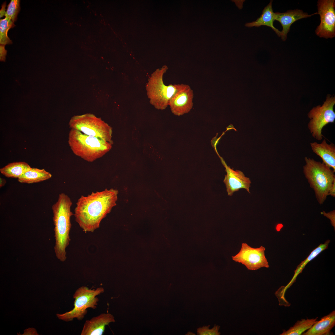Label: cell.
I'll list each match as a JSON object with an SVG mask.
<instances>
[{
	"label": "cell",
	"instance_id": "1",
	"mask_svg": "<svg viewBox=\"0 0 335 335\" xmlns=\"http://www.w3.org/2000/svg\"><path fill=\"white\" fill-rule=\"evenodd\" d=\"M118 191L105 189L92 192L78 199L74 215L76 221L85 233L93 232L100 227L102 220L116 205Z\"/></svg>",
	"mask_w": 335,
	"mask_h": 335
},
{
	"label": "cell",
	"instance_id": "2",
	"mask_svg": "<svg viewBox=\"0 0 335 335\" xmlns=\"http://www.w3.org/2000/svg\"><path fill=\"white\" fill-rule=\"evenodd\" d=\"M72 204L70 198L64 193L60 194L57 202L52 206L55 226V244L54 249L57 258L61 262L66 259L65 249L70 241V218L74 214L71 210Z\"/></svg>",
	"mask_w": 335,
	"mask_h": 335
},
{
	"label": "cell",
	"instance_id": "3",
	"mask_svg": "<svg viewBox=\"0 0 335 335\" xmlns=\"http://www.w3.org/2000/svg\"><path fill=\"white\" fill-rule=\"evenodd\" d=\"M68 142L75 155L89 162L103 156L111 149L113 144L73 129L69 132Z\"/></svg>",
	"mask_w": 335,
	"mask_h": 335
},
{
	"label": "cell",
	"instance_id": "4",
	"mask_svg": "<svg viewBox=\"0 0 335 335\" xmlns=\"http://www.w3.org/2000/svg\"><path fill=\"white\" fill-rule=\"evenodd\" d=\"M303 172L310 187L314 190L320 204L323 203L335 181L334 172L323 162L305 157Z\"/></svg>",
	"mask_w": 335,
	"mask_h": 335
},
{
	"label": "cell",
	"instance_id": "5",
	"mask_svg": "<svg viewBox=\"0 0 335 335\" xmlns=\"http://www.w3.org/2000/svg\"><path fill=\"white\" fill-rule=\"evenodd\" d=\"M168 69L166 66H164L157 69L148 78L145 86L150 104L158 109L163 110L167 108L179 86V84H164L163 76Z\"/></svg>",
	"mask_w": 335,
	"mask_h": 335
},
{
	"label": "cell",
	"instance_id": "6",
	"mask_svg": "<svg viewBox=\"0 0 335 335\" xmlns=\"http://www.w3.org/2000/svg\"><path fill=\"white\" fill-rule=\"evenodd\" d=\"M103 288L100 287L96 289H89L87 286H82L78 288L73 295L75 299L74 308L71 310L63 314H56L58 319L66 322L72 321L74 318L82 320L87 313V309H96L99 301L96 296L104 292Z\"/></svg>",
	"mask_w": 335,
	"mask_h": 335
},
{
	"label": "cell",
	"instance_id": "7",
	"mask_svg": "<svg viewBox=\"0 0 335 335\" xmlns=\"http://www.w3.org/2000/svg\"><path fill=\"white\" fill-rule=\"evenodd\" d=\"M69 125L71 129L113 143L111 127L93 114L74 116L70 119Z\"/></svg>",
	"mask_w": 335,
	"mask_h": 335
},
{
	"label": "cell",
	"instance_id": "8",
	"mask_svg": "<svg viewBox=\"0 0 335 335\" xmlns=\"http://www.w3.org/2000/svg\"><path fill=\"white\" fill-rule=\"evenodd\" d=\"M335 104V96L330 97L328 96L322 106L314 107L308 114L310 119L308 125V129L312 136L318 140L323 138V127L329 123L334 122L335 113L333 106Z\"/></svg>",
	"mask_w": 335,
	"mask_h": 335
},
{
	"label": "cell",
	"instance_id": "9",
	"mask_svg": "<svg viewBox=\"0 0 335 335\" xmlns=\"http://www.w3.org/2000/svg\"><path fill=\"white\" fill-rule=\"evenodd\" d=\"M335 2L334 0H321L317 3V14L320 23L316 30L320 38H332L335 36Z\"/></svg>",
	"mask_w": 335,
	"mask_h": 335
},
{
	"label": "cell",
	"instance_id": "10",
	"mask_svg": "<svg viewBox=\"0 0 335 335\" xmlns=\"http://www.w3.org/2000/svg\"><path fill=\"white\" fill-rule=\"evenodd\" d=\"M265 248L261 246L253 248L246 243H242L239 252L232 256L233 260L244 265L248 269L257 270L262 267L269 268V266L265 253Z\"/></svg>",
	"mask_w": 335,
	"mask_h": 335
},
{
	"label": "cell",
	"instance_id": "11",
	"mask_svg": "<svg viewBox=\"0 0 335 335\" xmlns=\"http://www.w3.org/2000/svg\"><path fill=\"white\" fill-rule=\"evenodd\" d=\"M194 94L189 85L181 83L169 104L171 111L174 115L180 116L189 112L193 105Z\"/></svg>",
	"mask_w": 335,
	"mask_h": 335
},
{
	"label": "cell",
	"instance_id": "12",
	"mask_svg": "<svg viewBox=\"0 0 335 335\" xmlns=\"http://www.w3.org/2000/svg\"><path fill=\"white\" fill-rule=\"evenodd\" d=\"M220 157L221 162L225 168L226 174L223 182L225 184L228 195L231 196L234 193L241 189H244L249 193L251 181L244 173L239 170H234L228 166L223 158Z\"/></svg>",
	"mask_w": 335,
	"mask_h": 335
},
{
	"label": "cell",
	"instance_id": "13",
	"mask_svg": "<svg viewBox=\"0 0 335 335\" xmlns=\"http://www.w3.org/2000/svg\"><path fill=\"white\" fill-rule=\"evenodd\" d=\"M115 321L113 316L109 313H101L85 321L81 335H102L105 327Z\"/></svg>",
	"mask_w": 335,
	"mask_h": 335
},
{
	"label": "cell",
	"instance_id": "14",
	"mask_svg": "<svg viewBox=\"0 0 335 335\" xmlns=\"http://www.w3.org/2000/svg\"><path fill=\"white\" fill-rule=\"evenodd\" d=\"M317 14V12H316L309 15L298 9L289 10L284 13L275 12V20L279 22L283 27L280 36L282 40L285 41L286 39L290 26L293 23L299 20L309 17Z\"/></svg>",
	"mask_w": 335,
	"mask_h": 335
},
{
	"label": "cell",
	"instance_id": "15",
	"mask_svg": "<svg viewBox=\"0 0 335 335\" xmlns=\"http://www.w3.org/2000/svg\"><path fill=\"white\" fill-rule=\"evenodd\" d=\"M313 151L320 157L323 163L335 172V145L328 144L324 139L320 143L315 142L310 143Z\"/></svg>",
	"mask_w": 335,
	"mask_h": 335
},
{
	"label": "cell",
	"instance_id": "16",
	"mask_svg": "<svg viewBox=\"0 0 335 335\" xmlns=\"http://www.w3.org/2000/svg\"><path fill=\"white\" fill-rule=\"evenodd\" d=\"M335 325V311L333 310L328 315L317 321L303 335H327Z\"/></svg>",
	"mask_w": 335,
	"mask_h": 335
},
{
	"label": "cell",
	"instance_id": "17",
	"mask_svg": "<svg viewBox=\"0 0 335 335\" xmlns=\"http://www.w3.org/2000/svg\"><path fill=\"white\" fill-rule=\"evenodd\" d=\"M272 1L263 9L260 17L256 20L247 23L245 26L248 27H259L261 26H266L270 27L279 37H280L281 31L275 28L273 23L275 20V12H273L272 7Z\"/></svg>",
	"mask_w": 335,
	"mask_h": 335
},
{
	"label": "cell",
	"instance_id": "18",
	"mask_svg": "<svg viewBox=\"0 0 335 335\" xmlns=\"http://www.w3.org/2000/svg\"><path fill=\"white\" fill-rule=\"evenodd\" d=\"M52 175L44 169L31 168L18 178V181L22 183L31 184L42 181L50 179Z\"/></svg>",
	"mask_w": 335,
	"mask_h": 335
},
{
	"label": "cell",
	"instance_id": "19",
	"mask_svg": "<svg viewBox=\"0 0 335 335\" xmlns=\"http://www.w3.org/2000/svg\"><path fill=\"white\" fill-rule=\"evenodd\" d=\"M330 241V240H328L324 243H321L311 252L305 260L302 261L297 266L296 270L294 271V275L292 279L287 285L285 286L282 290V292L284 293H285L287 289L289 288L295 282L297 276L299 274L302 272V270L307 264L317 257L323 251L327 248Z\"/></svg>",
	"mask_w": 335,
	"mask_h": 335
},
{
	"label": "cell",
	"instance_id": "20",
	"mask_svg": "<svg viewBox=\"0 0 335 335\" xmlns=\"http://www.w3.org/2000/svg\"><path fill=\"white\" fill-rule=\"evenodd\" d=\"M31 168L25 162H14L8 163L1 168L0 172L7 177L18 178Z\"/></svg>",
	"mask_w": 335,
	"mask_h": 335
},
{
	"label": "cell",
	"instance_id": "21",
	"mask_svg": "<svg viewBox=\"0 0 335 335\" xmlns=\"http://www.w3.org/2000/svg\"><path fill=\"white\" fill-rule=\"evenodd\" d=\"M302 319L297 321L288 330H284L280 335H300L310 329L317 321V318Z\"/></svg>",
	"mask_w": 335,
	"mask_h": 335
},
{
	"label": "cell",
	"instance_id": "22",
	"mask_svg": "<svg viewBox=\"0 0 335 335\" xmlns=\"http://www.w3.org/2000/svg\"><path fill=\"white\" fill-rule=\"evenodd\" d=\"M15 26L14 23L11 21H8L6 17L4 19H0V45H5L12 44L11 41L7 36V32L10 28H12Z\"/></svg>",
	"mask_w": 335,
	"mask_h": 335
},
{
	"label": "cell",
	"instance_id": "23",
	"mask_svg": "<svg viewBox=\"0 0 335 335\" xmlns=\"http://www.w3.org/2000/svg\"><path fill=\"white\" fill-rule=\"evenodd\" d=\"M20 10V0H11L8 5L5 15L7 20L14 23L17 20V15Z\"/></svg>",
	"mask_w": 335,
	"mask_h": 335
},
{
	"label": "cell",
	"instance_id": "24",
	"mask_svg": "<svg viewBox=\"0 0 335 335\" xmlns=\"http://www.w3.org/2000/svg\"><path fill=\"white\" fill-rule=\"evenodd\" d=\"M210 325L203 326L198 328L197 329V334L199 335H219L221 334L219 330L220 326L215 325L212 329H210Z\"/></svg>",
	"mask_w": 335,
	"mask_h": 335
},
{
	"label": "cell",
	"instance_id": "25",
	"mask_svg": "<svg viewBox=\"0 0 335 335\" xmlns=\"http://www.w3.org/2000/svg\"><path fill=\"white\" fill-rule=\"evenodd\" d=\"M324 215L329 219L331 221L332 225L335 227V211H331L329 212L326 213L324 211H323Z\"/></svg>",
	"mask_w": 335,
	"mask_h": 335
},
{
	"label": "cell",
	"instance_id": "26",
	"mask_svg": "<svg viewBox=\"0 0 335 335\" xmlns=\"http://www.w3.org/2000/svg\"><path fill=\"white\" fill-rule=\"evenodd\" d=\"M5 45H0V59L1 61H5L7 55V51L5 48Z\"/></svg>",
	"mask_w": 335,
	"mask_h": 335
},
{
	"label": "cell",
	"instance_id": "27",
	"mask_svg": "<svg viewBox=\"0 0 335 335\" xmlns=\"http://www.w3.org/2000/svg\"><path fill=\"white\" fill-rule=\"evenodd\" d=\"M23 335H38L37 333L36 330L33 328H29L24 330V333Z\"/></svg>",
	"mask_w": 335,
	"mask_h": 335
},
{
	"label": "cell",
	"instance_id": "28",
	"mask_svg": "<svg viewBox=\"0 0 335 335\" xmlns=\"http://www.w3.org/2000/svg\"><path fill=\"white\" fill-rule=\"evenodd\" d=\"M6 6V2H4L2 6V7L0 11V18L5 15L6 13V11H5Z\"/></svg>",
	"mask_w": 335,
	"mask_h": 335
},
{
	"label": "cell",
	"instance_id": "29",
	"mask_svg": "<svg viewBox=\"0 0 335 335\" xmlns=\"http://www.w3.org/2000/svg\"><path fill=\"white\" fill-rule=\"evenodd\" d=\"M328 195H331L333 197L335 196V181H334L332 186L329 190Z\"/></svg>",
	"mask_w": 335,
	"mask_h": 335
},
{
	"label": "cell",
	"instance_id": "30",
	"mask_svg": "<svg viewBox=\"0 0 335 335\" xmlns=\"http://www.w3.org/2000/svg\"><path fill=\"white\" fill-rule=\"evenodd\" d=\"M7 182L6 180L4 178H0V187L4 186Z\"/></svg>",
	"mask_w": 335,
	"mask_h": 335
}]
</instances>
